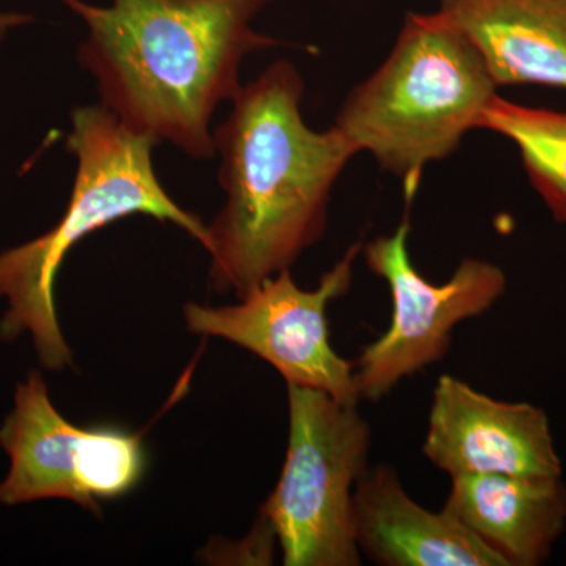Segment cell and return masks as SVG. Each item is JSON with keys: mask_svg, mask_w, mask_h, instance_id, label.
Instances as JSON below:
<instances>
[{"mask_svg": "<svg viewBox=\"0 0 566 566\" xmlns=\"http://www.w3.org/2000/svg\"><path fill=\"white\" fill-rule=\"evenodd\" d=\"M289 386V447L281 479L262 509L286 566H359L353 495L368 471L370 424L348 403Z\"/></svg>", "mask_w": 566, "mask_h": 566, "instance_id": "5", "label": "cell"}, {"mask_svg": "<svg viewBox=\"0 0 566 566\" xmlns=\"http://www.w3.org/2000/svg\"><path fill=\"white\" fill-rule=\"evenodd\" d=\"M87 28L77 59L99 104L189 158L216 156L211 122L240 93L253 52L281 46L253 22L273 0H61Z\"/></svg>", "mask_w": 566, "mask_h": 566, "instance_id": "2", "label": "cell"}, {"mask_svg": "<svg viewBox=\"0 0 566 566\" xmlns=\"http://www.w3.org/2000/svg\"><path fill=\"white\" fill-rule=\"evenodd\" d=\"M304 92L294 63H271L212 132L226 203L205 251L218 292L244 297L326 232L335 182L359 151L337 126L315 132L304 122Z\"/></svg>", "mask_w": 566, "mask_h": 566, "instance_id": "1", "label": "cell"}, {"mask_svg": "<svg viewBox=\"0 0 566 566\" xmlns=\"http://www.w3.org/2000/svg\"><path fill=\"white\" fill-rule=\"evenodd\" d=\"M353 535L360 554L382 566H506L452 513L411 497L390 465L368 469L353 495Z\"/></svg>", "mask_w": 566, "mask_h": 566, "instance_id": "10", "label": "cell"}, {"mask_svg": "<svg viewBox=\"0 0 566 566\" xmlns=\"http://www.w3.org/2000/svg\"><path fill=\"white\" fill-rule=\"evenodd\" d=\"M497 88L474 44L439 11L408 13L392 51L348 93L334 125L403 181L409 205L424 167L480 129Z\"/></svg>", "mask_w": 566, "mask_h": 566, "instance_id": "4", "label": "cell"}, {"mask_svg": "<svg viewBox=\"0 0 566 566\" xmlns=\"http://www.w3.org/2000/svg\"><path fill=\"white\" fill-rule=\"evenodd\" d=\"M0 447L10 458L9 474L0 482L3 505L66 499L99 513L103 501L132 493L145 472L140 436L69 422L52 405L39 371L18 385L13 409L0 427Z\"/></svg>", "mask_w": 566, "mask_h": 566, "instance_id": "7", "label": "cell"}, {"mask_svg": "<svg viewBox=\"0 0 566 566\" xmlns=\"http://www.w3.org/2000/svg\"><path fill=\"white\" fill-rule=\"evenodd\" d=\"M363 244L354 243L319 279L314 290L294 282L292 271L264 281L240 303L211 307L185 305L189 333L219 337L273 365L286 385L311 387L348 403H357L354 363L331 344L327 308L352 290L354 263Z\"/></svg>", "mask_w": 566, "mask_h": 566, "instance_id": "8", "label": "cell"}, {"mask_svg": "<svg viewBox=\"0 0 566 566\" xmlns=\"http://www.w3.org/2000/svg\"><path fill=\"white\" fill-rule=\"evenodd\" d=\"M409 233L405 216L392 233L363 244L368 270L389 286L392 318L389 329L354 363L359 400H381L403 379L442 360L458 324L485 314L506 290L502 268L472 256L458 264L449 281H428L412 264Z\"/></svg>", "mask_w": 566, "mask_h": 566, "instance_id": "6", "label": "cell"}, {"mask_svg": "<svg viewBox=\"0 0 566 566\" xmlns=\"http://www.w3.org/2000/svg\"><path fill=\"white\" fill-rule=\"evenodd\" d=\"M66 148L76 158V177L61 221L41 237L0 253V297L7 311L0 337H32L41 365L73 367V353L55 314L54 283L71 249L88 234L129 216L172 222L207 245L208 227L164 189L155 166L156 142L134 133L102 104L71 112Z\"/></svg>", "mask_w": 566, "mask_h": 566, "instance_id": "3", "label": "cell"}, {"mask_svg": "<svg viewBox=\"0 0 566 566\" xmlns=\"http://www.w3.org/2000/svg\"><path fill=\"white\" fill-rule=\"evenodd\" d=\"M422 450L450 476H562L564 471L543 409L495 400L452 375L436 382Z\"/></svg>", "mask_w": 566, "mask_h": 566, "instance_id": "9", "label": "cell"}, {"mask_svg": "<svg viewBox=\"0 0 566 566\" xmlns=\"http://www.w3.org/2000/svg\"><path fill=\"white\" fill-rule=\"evenodd\" d=\"M480 129L515 145L535 191L566 226V112L521 106L497 95Z\"/></svg>", "mask_w": 566, "mask_h": 566, "instance_id": "13", "label": "cell"}, {"mask_svg": "<svg viewBox=\"0 0 566 566\" xmlns=\"http://www.w3.org/2000/svg\"><path fill=\"white\" fill-rule=\"evenodd\" d=\"M438 11L474 44L497 87L566 88V0H441Z\"/></svg>", "mask_w": 566, "mask_h": 566, "instance_id": "12", "label": "cell"}, {"mask_svg": "<svg viewBox=\"0 0 566 566\" xmlns=\"http://www.w3.org/2000/svg\"><path fill=\"white\" fill-rule=\"evenodd\" d=\"M35 21L33 14L22 11H0V48L9 39L11 32Z\"/></svg>", "mask_w": 566, "mask_h": 566, "instance_id": "14", "label": "cell"}, {"mask_svg": "<svg viewBox=\"0 0 566 566\" xmlns=\"http://www.w3.org/2000/svg\"><path fill=\"white\" fill-rule=\"evenodd\" d=\"M444 510L506 566H539L566 528L562 476L457 475Z\"/></svg>", "mask_w": 566, "mask_h": 566, "instance_id": "11", "label": "cell"}]
</instances>
